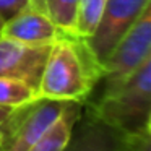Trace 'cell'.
<instances>
[{
  "label": "cell",
  "mask_w": 151,
  "mask_h": 151,
  "mask_svg": "<svg viewBox=\"0 0 151 151\" xmlns=\"http://www.w3.org/2000/svg\"><path fill=\"white\" fill-rule=\"evenodd\" d=\"M0 36L29 46H50L60 31L46 12L44 0H26V4L0 28Z\"/></svg>",
  "instance_id": "obj_6"
},
{
  "label": "cell",
  "mask_w": 151,
  "mask_h": 151,
  "mask_svg": "<svg viewBox=\"0 0 151 151\" xmlns=\"http://www.w3.org/2000/svg\"><path fill=\"white\" fill-rule=\"evenodd\" d=\"M10 111L12 109H8V107H0V128H2V124L5 122V119H7V115Z\"/></svg>",
  "instance_id": "obj_15"
},
{
  "label": "cell",
  "mask_w": 151,
  "mask_h": 151,
  "mask_svg": "<svg viewBox=\"0 0 151 151\" xmlns=\"http://www.w3.org/2000/svg\"><path fill=\"white\" fill-rule=\"evenodd\" d=\"M83 106L85 104L80 102H70L52 127L26 151H63L70 140L73 127L83 112Z\"/></svg>",
  "instance_id": "obj_9"
},
{
  "label": "cell",
  "mask_w": 151,
  "mask_h": 151,
  "mask_svg": "<svg viewBox=\"0 0 151 151\" xmlns=\"http://www.w3.org/2000/svg\"><path fill=\"white\" fill-rule=\"evenodd\" d=\"M37 98V91L28 83L0 76V107L15 109Z\"/></svg>",
  "instance_id": "obj_11"
},
{
  "label": "cell",
  "mask_w": 151,
  "mask_h": 151,
  "mask_svg": "<svg viewBox=\"0 0 151 151\" xmlns=\"http://www.w3.org/2000/svg\"><path fill=\"white\" fill-rule=\"evenodd\" d=\"M2 24H4V18L0 17V28H2Z\"/></svg>",
  "instance_id": "obj_16"
},
{
  "label": "cell",
  "mask_w": 151,
  "mask_h": 151,
  "mask_svg": "<svg viewBox=\"0 0 151 151\" xmlns=\"http://www.w3.org/2000/svg\"><path fill=\"white\" fill-rule=\"evenodd\" d=\"M70 102L36 98L8 112L0 128V151H26L60 117Z\"/></svg>",
  "instance_id": "obj_3"
},
{
  "label": "cell",
  "mask_w": 151,
  "mask_h": 151,
  "mask_svg": "<svg viewBox=\"0 0 151 151\" xmlns=\"http://www.w3.org/2000/svg\"><path fill=\"white\" fill-rule=\"evenodd\" d=\"M24 4H26V0H0V17L4 18V21L8 20Z\"/></svg>",
  "instance_id": "obj_14"
},
{
  "label": "cell",
  "mask_w": 151,
  "mask_h": 151,
  "mask_svg": "<svg viewBox=\"0 0 151 151\" xmlns=\"http://www.w3.org/2000/svg\"><path fill=\"white\" fill-rule=\"evenodd\" d=\"M50 46H29L0 36V76L28 83L37 91Z\"/></svg>",
  "instance_id": "obj_7"
},
{
  "label": "cell",
  "mask_w": 151,
  "mask_h": 151,
  "mask_svg": "<svg viewBox=\"0 0 151 151\" xmlns=\"http://www.w3.org/2000/svg\"><path fill=\"white\" fill-rule=\"evenodd\" d=\"M106 0H78V13H76V37H89L98 26L101 13L104 10Z\"/></svg>",
  "instance_id": "obj_12"
},
{
  "label": "cell",
  "mask_w": 151,
  "mask_h": 151,
  "mask_svg": "<svg viewBox=\"0 0 151 151\" xmlns=\"http://www.w3.org/2000/svg\"><path fill=\"white\" fill-rule=\"evenodd\" d=\"M148 59H151V4L102 63L104 88L101 94L122 86Z\"/></svg>",
  "instance_id": "obj_4"
},
{
  "label": "cell",
  "mask_w": 151,
  "mask_h": 151,
  "mask_svg": "<svg viewBox=\"0 0 151 151\" xmlns=\"http://www.w3.org/2000/svg\"><path fill=\"white\" fill-rule=\"evenodd\" d=\"M88 109L104 124L124 135L151 128V59H148L122 86L101 94Z\"/></svg>",
  "instance_id": "obj_2"
},
{
  "label": "cell",
  "mask_w": 151,
  "mask_h": 151,
  "mask_svg": "<svg viewBox=\"0 0 151 151\" xmlns=\"http://www.w3.org/2000/svg\"><path fill=\"white\" fill-rule=\"evenodd\" d=\"M46 12L62 34L75 36L78 0H44Z\"/></svg>",
  "instance_id": "obj_10"
},
{
  "label": "cell",
  "mask_w": 151,
  "mask_h": 151,
  "mask_svg": "<svg viewBox=\"0 0 151 151\" xmlns=\"http://www.w3.org/2000/svg\"><path fill=\"white\" fill-rule=\"evenodd\" d=\"M102 78V67L83 37L62 34L50 44L37 98L85 104Z\"/></svg>",
  "instance_id": "obj_1"
},
{
  "label": "cell",
  "mask_w": 151,
  "mask_h": 151,
  "mask_svg": "<svg viewBox=\"0 0 151 151\" xmlns=\"http://www.w3.org/2000/svg\"><path fill=\"white\" fill-rule=\"evenodd\" d=\"M125 137L86 109V114L81 112L73 127L63 151H124Z\"/></svg>",
  "instance_id": "obj_8"
},
{
  "label": "cell",
  "mask_w": 151,
  "mask_h": 151,
  "mask_svg": "<svg viewBox=\"0 0 151 151\" xmlns=\"http://www.w3.org/2000/svg\"><path fill=\"white\" fill-rule=\"evenodd\" d=\"M150 2L151 0H106L98 26L91 36L85 39L101 67Z\"/></svg>",
  "instance_id": "obj_5"
},
{
  "label": "cell",
  "mask_w": 151,
  "mask_h": 151,
  "mask_svg": "<svg viewBox=\"0 0 151 151\" xmlns=\"http://www.w3.org/2000/svg\"><path fill=\"white\" fill-rule=\"evenodd\" d=\"M124 151H151V130L127 135Z\"/></svg>",
  "instance_id": "obj_13"
}]
</instances>
